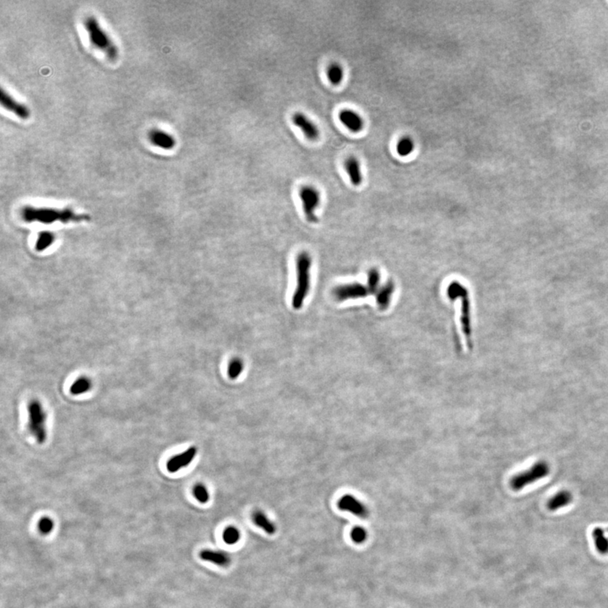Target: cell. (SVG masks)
I'll list each match as a JSON object with an SVG mask.
<instances>
[{
  "mask_svg": "<svg viewBox=\"0 0 608 608\" xmlns=\"http://www.w3.org/2000/svg\"><path fill=\"white\" fill-rule=\"evenodd\" d=\"M312 263V257L307 252H301L296 256V284L291 298L294 310L301 309L310 292Z\"/></svg>",
  "mask_w": 608,
  "mask_h": 608,
  "instance_id": "6da1fadb",
  "label": "cell"
},
{
  "mask_svg": "<svg viewBox=\"0 0 608 608\" xmlns=\"http://www.w3.org/2000/svg\"><path fill=\"white\" fill-rule=\"evenodd\" d=\"M22 217L27 222H43L44 224H51L52 222H80L87 219L86 216L78 215L71 209H51V208H35L25 207L22 212Z\"/></svg>",
  "mask_w": 608,
  "mask_h": 608,
  "instance_id": "7a4b0ae2",
  "label": "cell"
},
{
  "mask_svg": "<svg viewBox=\"0 0 608 608\" xmlns=\"http://www.w3.org/2000/svg\"><path fill=\"white\" fill-rule=\"evenodd\" d=\"M85 29L87 32L90 43L94 48L102 51L109 60L116 61L119 58V49L111 37L100 27L97 19L94 16H88L84 22Z\"/></svg>",
  "mask_w": 608,
  "mask_h": 608,
  "instance_id": "3957f363",
  "label": "cell"
},
{
  "mask_svg": "<svg viewBox=\"0 0 608 608\" xmlns=\"http://www.w3.org/2000/svg\"><path fill=\"white\" fill-rule=\"evenodd\" d=\"M550 473V466L546 461H538L529 470L521 471L512 476L510 481L511 489L518 492L525 488L526 486L544 478Z\"/></svg>",
  "mask_w": 608,
  "mask_h": 608,
  "instance_id": "277c9868",
  "label": "cell"
},
{
  "mask_svg": "<svg viewBox=\"0 0 608 608\" xmlns=\"http://www.w3.org/2000/svg\"><path fill=\"white\" fill-rule=\"evenodd\" d=\"M29 430L39 444H43L47 439L45 422L46 414L43 406L38 400H32L28 404Z\"/></svg>",
  "mask_w": 608,
  "mask_h": 608,
  "instance_id": "5b68a950",
  "label": "cell"
},
{
  "mask_svg": "<svg viewBox=\"0 0 608 608\" xmlns=\"http://www.w3.org/2000/svg\"><path fill=\"white\" fill-rule=\"evenodd\" d=\"M448 295L449 296H453V295L461 296V299H462V314H461V320H460L461 327H462L463 333L465 335V340L467 342V346L469 348H471L472 342H471V319H470V301H469L467 290H465V287L460 283L454 281V282L450 283V285L449 286Z\"/></svg>",
  "mask_w": 608,
  "mask_h": 608,
  "instance_id": "8992f818",
  "label": "cell"
},
{
  "mask_svg": "<svg viewBox=\"0 0 608 608\" xmlns=\"http://www.w3.org/2000/svg\"><path fill=\"white\" fill-rule=\"evenodd\" d=\"M304 214L308 221L312 223L317 222L316 210L320 204V193L313 186H303L299 192Z\"/></svg>",
  "mask_w": 608,
  "mask_h": 608,
  "instance_id": "52a82bcc",
  "label": "cell"
},
{
  "mask_svg": "<svg viewBox=\"0 0 608 608\" xmlns=\"http://www.w3.org/2000/svg\"><path fill=\"white\" fill-rule=\"evenodd\" d=\"M368 289L360 283H347L336 286L333 290V296L339 301L349 299L362 298L368 295Z\"/></svg>",
  "mask_w": 608,
  "mask_h": 608,
  "instance_id": "ba28073f",
  "label": "cell"
},
{
  "mask_svg": "<svg viewBox=\"0 0 608 608\" xmlns=\"http://www.w3.org/2000/svg\"><path fill=\"white\" fill-rule=\"evenodd\" d=\"M0 104L4 109L11 112L22 120H27L31 116V111L28 107L15 99L4 88H2L0 91Z\"/></svg>",
  "mask_w": 608,
  "mask_h": 608,
  "instance_id": "9c48e42d",
  "label": "cell"
},
{
  "mask_svg": "<svg viewBox=\"0 0 608 608\" xmlns=\"http://www.w3.org/2000/svg\"><path fill=\"white\" fill-rule=\"evenodd\" d=\"M339 510L354 515L362 519H367L369 516L368 507L352 495H344L337 503Z\"/></svg>",
  "mask_w": 608,
  "mask_h": 608,
  "instance_id": "30bf717a",
  "label": "cell"
},
{
  "mask_svg": "<svg viewBox=\"0 0 608 608\" xmlns=\"http://www.w3.org/2000/svg\"><path fill=\"white\" fill-rule=\"evenodd\" d=\"M292 122L309 140H317L320 137L319 128L302 113H295L292 116Z\"/></svg>",
  "mask_w": 608,
  "mask_h": 608,
  "instance_id": "8fae6325",
  "label": "cell"
},
{
  "mask_svg": "<svg viewBox=\"0 0 608 608\" xmlns=\"http://www.w3.org/2000/svg\"><path fill=\"white\" fill-rule=\"evenodd\" d=\"M197 455V449L195 447L188 448L184 452L179 455H175L171 458L167 463V471L171 473H174L182 468H184L189 465Z\"/></svg>",
  "mask_w": 608,
  "mask_h": 608,
  "instance_id": "7c38bea8",
  "label": "cell"
},
{
  "mask_svg": "<svg viewBox=\"0 0 608 608\" xmlns=\"http://www.w3.org/2000/svg\"><path fill=\"white\" fill-rule=\"evenodd\" d=\"M149 140L154 146L163 150H172L176 146V140L169 133L164 130L153 129L148 134Z\"/></svg>",
  "mask_w": 608,
  "mask_h": 608,
  "instance_id": "4fadbf2b",
  "label": "cell"
},
{
  "mask_svg": "<svg viewBox=\"0 0 608 608\" xmlns=\"http://www.w3.org/2000/svg\"><path fill=\"white\" fill-rule=\"evenodd\" d=\"M339 119L346 127L353 133H358L363 129L364 121L360 114L350 109H344L339 114Z\"/></svg>",
  "mask_w": 608,
  "mask_h": 608,
  "instance_id": "5bb4252c",
  "label": "cell"
},
{
  "mask_svg": "<svg viewBox=\"0 0 608 608\" xmlns=\"http://www.w3.org/2000/svg\"><path fill=\"white\" fill-rule=\"evenodd\" d=\"M199 558L206 562H209L215 565L223 568L228 567L232 563V557L229 555V553H226L224 551L205 549L199 553Z\"/></svg>",
  "mask_w": 608,
  "mask_h": 608,
  "instance_id": "9a60e30c",
  "label": "cell"
},
{
  "mask_svg": "<svg viewBox=\"0 0 608 608\" xmlns=\"http://www.w3.org/2000/svg\"><path fill=\"white\" fill-rule=\"evenodd\" d=\"M573 501V495L571 492L567 490H562L553 495L550 499L548 500L547 507L548 511H557L560 509L564 508L570 504Z\"/></svg>",
  "mask_w": 608,
  "mask_h": 608,
  "instance_id": "2e32d148",
  "label": "cell"
},
{
  "mask_svg": "<svg viewBox=\"0 0 608 608\" xmlns=\"http://www.w3.org/2000/svg\"><path fill=\"white\" fill-rule=\"evenodd\" d=\"M362 168L356 157H350L346 161V170L352 185L359 186L362 182Z\"/></svg>",
  "mask_w": 608,
  "mask_h": 608,
  "instance_id": "e0dca14e",
  "label": "cell"
},
{
  "mask_svg": "<svg viewBox=\"0 0 608 608\" xmlns=\"http://www.w3.org/2000/svg\"><path fill=\"white\" fill-rule=\"evenodd\" d=\"M252 518L254 523L263 531H265L268 535L275 534L276 532L275 525L268 518L265 513H263L262 511H255Z\"/></svg>",
  "mask_w": 608,
  "mask_h": 608,
  "instance_id": "ac0fdd59",
  "label": "cell"
},
{
  "mask_svg": "<svg viewBox=\"0 0 608 608\" xmlns=\"http://www.w3.org/2000/svg\"><path fill=\"white\" fill-rule=\"evenodd\" d=\"M591 535L598 553L600 555H608V538L605 537L604 530L600 527H595L593 529Z\"/></svg>",
  "mask_w": 608,
  "mask_h": 608,
  "instance_id": "d6986e66",
  "label": "cell"
},
{
  "mask_svg": "<svg viewBox=\"0 0 608 608\" xmlns=\"http://www.w3.org/2000/svg\"><path fill=\"white\" fill-rule=\"evenodd\" d=\"M394 291V285L393 282L387 283L385 286H383L378 291L377 302H378V307L380 308L381 310H386L387 308L389 307V302H390Z\"/></svg>",
  "mask_w": 608,
  "mask_h": 608,
  "instance_id": "ffe728a7",
  "label": "cell"
},
{
  "mask_svg": "<svg viewBox=\"0 0 608 608\" xmlns=\"http://www.w3.org/2000/svg\"><path fill=\"white\" fill-rule=\"evenodd\" d=\"M327 76H328L330 82L333 85H339L342 82L344 79V70L343 68L339 64L334 63L329 66L328 70H327Z\"/></svg>",
  "mask_w": 608,
  "mask_h": 608,
  "instance_id": "44dd1931",
  "label": "cell"
},
{
  "mask_svg": "<svg viewBox=\"0 0 608 608\" xmlns=\"http://www.w3.org/2000/svg\"><path fill=\"white\" fill-rule=\"evenodd\" d=\"M414 148H415L414 140L408 136L401 138L396 145L397 153L399 154V156H403V157L408 156L413 153Z\"/></svg>",
  "mask_w": 608,
  "mask_h": 608,
  "instance_id": "7402d4cb",
  "label": "cell"
},
{
  "mask_svg": "<svg viewBox=\"0 0 608 608\" xmlns=\"http://www.w3.org/2000/svg\"><path fill=\"white\" fill-rule=\"evenodd\" d=\"M90 388H91V382L90 379L85 377H81V378H78L72 384V386L70 387V392L72 394L79 395V394H85V392L89 391Z\"/></svg>",
  "mask_w": 608,
  "mask_h": 608,
  "instance_id": "603a6c76",
  "label": "cell"
},
{
  "mask_svg": "<svg viewBox=\"0 0 608 608\" xmlns=\"http://www.w3.org/2000/svg\"><path fill=\"white\" fill-rule=\"evenodd\" d=\"M223 541L228 545H234L239 542L241 538V533L235 526H228L222 534Z\"/></svg>",
  "mask_w": 608,
  "mask_h": 608,
  "instance_id": "cb8c5ba5",
  "label": "cell"
},
{
  "mask_svg": "<svg viewBox=\"0 0 608 608\" xmlns=\"http://www.w3.org/2000/svg\"><path fill=\"white\" fill-rule=\"evenodd\" d=\"M243 363L240 359L235 358L232 360L230 363L228 365V376L232 379H236L240 376L241 373L243 372Z\"/></svg>",
  "mask_w": 608,
  "mask_h": 608,
  "instance_id": "d4e9b609",
  "label": "cell"
},
{
  "mask_svg": "<svg viewBox=\"0 0 608 608\" xmlns=\"http://www.w3.org/2000/svg\"><path fill=\"white\" fill-rule=\"evenodd\" d=\"M351 538L357 544H362L368 539V532L362 526H355L351 531Z\"/></svg>",
  "mask_w": 608,
  "mask_h": 608,
  "instance_id": "484cf974",
  "label": "cell"
},
{
  "mask_svg": "<svg viewBox=\"0 0 608 608\" xmlns=\"http://www.w3.org/2000/svg\"><path fill=\"white\" fill-rule=\"evenodd\" d=\"M193 496L201 503H207L210 499V494L203 484H197L193 489Z\"/></svg>",
  "mask_w": 608,
  "mask_h": 608,
  "instance_id": "4316f807",
  "label": "cell"
},
{
  "mask_svg": "<svg viewBox=\"0 0 608 608\" xmlns=\"http://www.w3.org/2000/svg\"><path fill=\"white\" fill-rule=\"evenodd\" d=\"M37 528L41 534L44 535V536L49 535L51 532H53V528H54V522L49 517H43L38 521Z\"/></svg>",
  "mask_w": 608,
  "mask_h": 608,
  "instance_id": "83f0119b",
  "label": "cell"
},
{
  "mask_svg": "<svg viewBox=\"0 0 608 608\" xmlns=\"http://www.w3.org/2000/svg\"><path fill=\"white\" fill-rule=\"evenodd\" d=\"M379 282H380L379 270H377L375 268L371 269L368 273V291H375Z\"/></svg>",
  "mask_w": 608,
  "mask_h": 608,
  "instance_id": "f1b7e54d",
  "label": "cell"
},
{
  "mask_svg": "<svg viewBox=\"0 0 608 608\" xmlns=\"http://www.w3.org/2000/svg\"><path fill=\"white\" fill-rule=\"evenodd\" d=\"M53 240V236L49 234V233H48V234H42V235L40 236L38 241H37V246L39 247V249H43L44 248L50 246Z\"/></svg>",
  "mask_w": 608,
  "mask_h": 608,
  "instance_id": "f546056e",
  "label": "cell"
}]
</instances>
